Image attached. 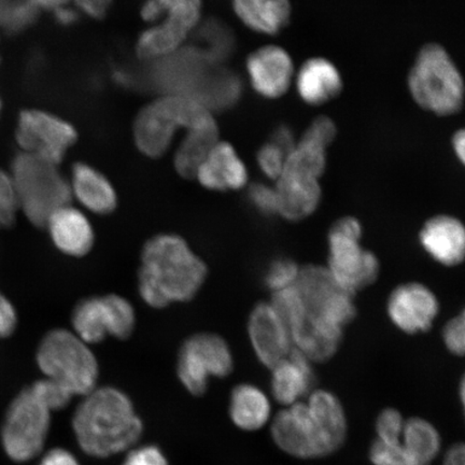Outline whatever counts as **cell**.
Returning <instances> with one entry per match:
<instances>
[{
	"mask_svg": "<svg viewBox=\"0 0 465 465\" xmlns=\"http://www.w3.org/2000/svg\"><path fill=\"white\" fill-rule=\"evenodd\" d=\"M208 267L177 234H159L145 242L138 271V292L155 310L187 303L199 294Z\"/></svg>",
	"mask_w": 465,
	"mask_h": 465,
	"instance_id": "obj_1",
	"label": "cell"
},
{
	"mask_svg": "<svg viewBox=\"0 0 465 465\" xmlns=\"http://www.w3.org/2000/svg\"><path fill=\"white\" fill-rule=\"evenodd\" d=\"M348 422L335 394L313 391L306 402L278 411L271 427L272 440L289 456L320 459L333 455L345 444Z\"/></svg>",
	"mask_w": 465,
	"mask_h": 465,
	"instance_id": "obj_2",
	"label": "cell"
},
{
	"mask_svg": "<svg viewBox=\"0 0 465 465\" xmlns=\"http://www.w3.org/2000/svg\"><path fill=\"white\" fill-rule=\"evenodd\" d=\"M73 429L87 455L108 458L135 446L143 424L132 401L114 387L95 388L75 410Z\"/></svg>",
	"mask_w": 465,
	"mask_h": 465,
	"instance_id": "obj_3",
	"label": "cell"
},
{
	"mask_svg": "<svg viewBox=\"0 0 465 465\" xmlns=\"http://www.w3.org/2000/svg\"><path fill=\"white\" fill-rule=\"evenodd\" d=\"M409 87L420 106L440 116L460 112L464 84L460 72L443 46L424 45L409 75Z\"/></svg>",
	"mask_w": 465,
	"mask_h": 465,
	"instance_id": "obj_4",
	"label": "cell"
},
{
	"mask_svg": "<svg viewBox=\"0 0 465 465\" xmlns=\"http://www.w3.org/2000/svg\"><path fill=\"white\" fill-rule=\"evenodd\" d=\"M11 178L21 211L37 228H45L46 221L57 209L71 205V185L55 165L36 155L15 156Z\"/></svg>",
	"mask_w": 465,
	"mask_h": 465,
	"instance_id": "obj_5",
	"label": "cell"
},
{
	"mask_svg": "<svg viewBox=\"0 0 465 465\" xmlns=\"http://www.w3.org/2000/svg\"><path fill=\"white\" fill-rule=\"evenodd\" d=\"M37 364L50 378L75 395L91 393L97 385L100 368L89 345L66 329L46 333L37 351Z\"/></svg>",
	"mask_w": 465,
	"mask_h": 465,
	"instance_id": "obj_6",
	"label": "cell"
},
{
	"mask_svg": "<svg viewBox=\"0 0 465 465\" xmlns=\"http://www.w3.org/2000/svg\"><path fill=\"white\" fill-rule=\"evenodd\" d=\"M362 232L359 220L345 217L336 221L328 235L327 269L336 283L351 294L371 286L380 276V261L360 243Z\"/></svg>",
	"mask_w": 465,
	"mask_h": 465,
	"instance_id": "obj_7",
	"label": "cell"
},
{
	"mask_svg": "<svg viewBox=\"0 0 465 465\" xmlns=\"http://www.w3.org/2000/svg\"><path fill=\"white\" fill-rule=\"evenodd\" d=\"M51 426V411L25 388L10 404L2 431L7 455L16 462H26L43 451Z\"/></svg>",
	"mask_w": 465,
	"mask_h": 465,
	"instance_id": "obj_8",
	"label": "cell"
},
{
	"mask_svg": "<svg viewBox=\"0 0 465 465\" xmlns=\"http://www.w3.org/2000/svg\"><path fill=\"white\" fill-rule=\"evenodd\" d=\"M72 324L74 333L87 345L100 344L109 336L124 341L135 330L136 313L124 296H90L74 308Z\"/></svg>",
	"mask_w": 465,
	"mask_h": 465,
	"instance_id": "obj_9",
	"label": "cell"
},
{
	"mask_svg": "<svg viewBox=\"0 0 465 465\" xmlns=\"http://www.w3.org/2000/svg\"><path fill=\"white\" fill-rule=\"evenodd\" d=\"M234 359L228 342L213 333H197L183 341L178 353L177 375L187 391L202 397L212 377H228Z\"/></svg>",
	"mask_w": 465,
	"mask_h": 465,
	"instance_id": "obj_10",
	"label": "cell"
},
{
	"mask_svg": "<svg viewBox=\"0 0 465 465\" xmlns=\"http://www.w3.org/2000/svg\"><path fill=\"white\" fill-rule=\"evenodd\" d=\"M307 315L344 330L357 315L353 294L336 283L327 267L308 265L301 269L295 283Z\"/></svg>",
	"mask_w": 465,
	"mask_h": 465,
	"instance_id": "obj_11",
	"label": "cell"
},
{
	"mask_svg": "<svg viewBox=\"0 0 465 465\" xmlns=\"http://www.w3.org/2000/svg\"><path fill=\"white\" fill-rule=\"evenodd\" d=\"M16 138L29 154L57 165L77 139V134L72 125L54 115L26 110L20 114Z\"/></svg>",
	"mask_w": 465,
	"mask_h": 465,
	"instance_id": "obj_12",
	"label": "cell"
},
{
	"mask_svg": "<svg viewBox=\"0 0 465 465\" xmlns=\"http://www.w3.org/2000/svg\"><path fill=\"white\" fill-rule=\"evenodd\" d=\"M209 66L212 65L203 61L193 46H190L143 69L144 90L190 96Z\"/></svg>",
	"mask_w": 465,
	"mask_h": 465,
	"instance_id": "obj_13",
	"label": "cell"
},
{
	"mask_svg": "<svg viewBox=\"0 0 465 465\" xmlns=\"http://www.w3.org/2000/svg\"><path fill=\"white\" fill-rule=\"evenodd\" d=\"M392 323L406 334H420L432 328L440 312V302L431 289L409 282L395 288L387 303Z\"/></svg>",
	"mask_w": 465,
	"mask_h": 465,
	"instance_id": "obj_14",
	"label": "cell"
},
{
	"mask_svg": "<svg viewBox=\"0 0 465 465\" xmlns=\"http://www.w3.org/2000/svg\"><path fill=\"white\" fill-rule=\"evenodd\" d=\"M248 333L255 356L272 369L289 356L292 341L287 325L271 303H260L250 313Z\"/></svg>",
	"mask_w": 465,
	"mask_h": 465,
	"instance_id": "obj_15",
	"label": "cell"
},
{
	"mask_svg": "<svg viewBox=\"0 0 465 465\" xmlns=\"http://www.w3.org/2000/svg\"><path fill=\"white\" fill-rule=\"evenodd\" d=\"M247 72L255 92L269 100L286 94L294 77L292 58L277 45L253 52L247 60Z\"/></svg>",
	"mask_w": 465,
	"mask_h": 465,
	"instance_id": "obj_16",
	"label": "cell"
},
{
	"mask_svg": "<svg viewBox=\"0 0 465 465\" xmlns=\"http://www.w3.org/2000/svg\"><path fill=\"white\" fill-rule=\"evenodd\" d=\"M45 228L58 252L67 257L84 258L94 247L95 232L89 218L71 205L52 213Z\"/></svg>",
	"mask_w": 465,
	"mask_h": 465,
	"instance_id": "obj_17",
	"label": "cell"
},
{
	"mask_svg": "<svg viewBox=\"0 0 465 465\" xmlns=\"http://www.w3.org/2000/svg\"><path fill=\"white\" fill-rule=\"evenodd\" d=\"M420 242L430 257L444 266L460 264L465 253V230L460 220L447 214L429 219L420 232Z\"/></svg>",
	"mask_w": 465,
	"mask_h": 465,
	"instance_id": "obj_18",
	"label": "cell"
},
{
	"mask_svg": "<svg viewBox=\"0 0 465 465\" xmlns=\"http://www.w3.org/2000/svg\"><path fill=\"white\" fill-rule=\"evenodd\" d=\"M277 214L289 221H300L312 216L322 201L319 179L307 174L282 171L277 179Z\"/></svg>",
	"mask_w": 465,
	"mask_h": 465,
	"instance_id": "obj_19",
	"label": "cell"
},
{
	"mask_svg": "<svg viewBox=\"0 0 465 465\" xmlns=\"http://www.w3.org/2000/svg\"><path fill=\"white\" fill-rule=\"evenodd\" d=\"M196 178L207 190L236 191L247 184L248 172L235 149L229 143H221L209 151Z\"/></svg>",
	"mask_w": 465,
	"mask_h": 465,
	"instance_id": "obj_20",
	"label": "cell"
},
{
	"mask_svg": "<svg viewBox=\"0 0 465 465\" xmlns=\"http://www.w3.org/2000/svg\"><path fill=\"white\" fill-rule=\"evenodd\" d=\"M272 370V393L278 403L290 406L312 392L315 375L312 362L296 349Z\"/></svg>",
	"mask_w": 465,
	"mask_h": 465,
	"instance_id": "obj_21",
	"label": "cell"
},
{
	"mask_svg": "<svg viewBox=\"0 0 465 465\" xmlns=\"http://www.w3.org/2000/svg\"><path fill=\"white\" fill-rule=\"evenodd\" d=\"M180 126L164 98L139 114L135 124V139L139 150L151 158H159L170 148Z\"/></svg>",
	"mask_w": 465,
	"mask_h": 465,
	"instance_id": "obj_22",
	"label": "cell"
},
{
	"mask_svg": "<svg viewBox=\"0 0 465 465\" xmlns=\"http://www.w3.org/2000/svg\"><path fill=\"white\" fill-rule=\"evenodd\" d=\"M341 89L339 69L322 57L306 61L296 74V90L302 101L312 106H320L334 100Z\"/></svg>",
	"mask_w": 465,
	"mask_h": 465,
	"instance_id": "obj_23",
	"label": "cell"
},
{
	"mask_svg": "<svg viewBox=\"0 0 465 465\" xmlns=\"http://www.w3.org/2000/svg\"><path fill=\"white\" fill-rule=\"evenodd\" d=\"M291 341L310 361L325 362L339 349L342 330L332 327L322 320L305 315L290 329Z\"/></svg>",
	"mask_w": 465,
	"mask_h": 465,
	"instance_id": "obj_24",
	"label": "cell"
},
{
	"mask_svg": "<svg viewBox=\"0 0 465 465\" xmlns=\"http://www.w3.org/2000/svg\"><path fill=\"white\" fill-rule=\"evenodd\" d=\"M69 185L72 195L81 205L98 216H107L118 206V196L113 184L102 173L84 163L73 166L72 183Z\"/></svg>",
	"mask_w": 465,
	"mask_h": 465,
	"instance_id": "obj_25",
	"label": "cell"
},
{
	"mask_svg": "<svg viewBox=\"0 0 465 465\" xmlns=\"http://www.w3.org/2000/svg\"><path fill=\"white\" fill-rule=\"evenodd\" d=\"M242 90L241 80L234 73L228 69L209 66L189 97L206 109L220 112L234 106L240 101Z\"/></svg>",
	"mask_w": 465,
	"mask_h": 465,
	"instance_id": "obj_26",
	"label": "cell"
},
{
	"mask_svg": "<svg viewBox=\"0 0 465 465\" xmlns=\"http://www.w3.org/2000/svg\"><path fill=\"white\" fill-rule=\"evenodd\" d=\"M232 4L243 25L264 35L281 33L292 14L290 0H232Z\"/></svg>",
	"mask_w": 465,
	"mask_h": 465,
	"instance_id": "obj_27",
	"label": "cell"
},
{
	"mask_svg": "<svg viewBox=\"0 0 465 465\" xmlns=\"http://www.w3.org/2000/svg\"><path fill=\"white\" fill-rule=\"evenodd\" d=\"M271 411L270 400L260 388L241 383L232 389L230 416L237 428L248 432L258 431L269 422Z\"/></svg>",
	"mask_w": 465,
	"mask_h": 465,
	"instance_id": "obj_28",
	"label": "cell"
},
{
	"mask_svg": "<svg viewBox=\"0 0 465 465\" xmlns=\"http://www.w3.org/2000/svg\"><path fill=\"white\" fill-rule=\"evenodd\" d=\"M402 444L417 465H431L439 456L441 439L431 422L411 417L404 422Z\"/></svg>",
	"mask_w": 465,
	"mask_h": 465,
	"instance_id": "obj_29",
	"label": "cell"
},
{
	"mask_svg": "<svg viewBox=\"0 0 465 465\" xmlns=\"http://www.w3.org/2000/svg\"><path fill=\"white\" fill-rule=\"evenodd\" d=\"M216 124L189 131L174 156V167L185 179L196 177L197 171L214 144L217 143Z\"/></svg>",
	"mask_w": 465,
	"mask_h": 465,
	"instance_id": "obj_30",
	"label": "cell"
},
{
	"mask_svg": "<svg viewBox=\"0 0 465 465\" xmlns=\"http://www.w3.org/2000/svg\"><path fill=\"white\" fill-rule=\"evenodd\" d=\"M193 48L209 65L217 66L228 58L234 49L231 29L217 19L203 22L195 36Z\"/></svg>",
	"mask_w": 465,
	"mask_h": 465,
	"instance_id": "obj_31",
	"label": "cell"
},
{
	"mask_svg": "<svg viewBox=\"0 0 465 465\" xmlns=\"http://www.w3.org/2000/svg\"><path fill=\"white\" fill-rule=\"evenodd\" d=\"M187 31L173 23L155 26L144 32L138 40L137 54L143 58H154L173 54Z\"/></svg>",
	"mask_w": 465,
	"mask_h": 465,
	"instance_id": "obj_32",
	"label": "cell"
},
{
	"mask_svg": "<svg viewBox=\"0 0 465 465\" xmlns=\"http://www.w3.org/2000/svg\"><path fill=\"white\" fill-rule=\"evenodd\" d=\"M37 16V5L29 0H0V26L8 34L25 31Z\"/></svg>",
	"mask_w": 465,
	"mask_h": 465,
	"instance_id": "obj_33",
	"label": "cell"
},
{
	"mask_svg": "<svg viewBox=\"0 0 465 465\" xmlns=\"http://www.w3.org/2000/svg\"><path fill=\"white\" fill-rule=\"evenodd\" d=\"M31 389L51 411L65 409L74 398V394L67 388L50 378L35 382Z\"/></svg>",
	"mask_w": 465,
	"mask_h": 465,
	"instance_id": "obj_34",
	"label": "cell"
},
{
	"mask_svg": "<svg viewBox=\"0 0 465 465\" xmlns=\"http://www.w3.org/2000/svg\"><path fill=\"white\" fill-rule=\"evenodd\" d=\"M300 267L290 259H278L267 269L264 281L272 292L294 286L300 275Z\"/></svg>",
	"mask_w": 465,
	"mask_h": 465,
	"instance_id": "obj_35",
	"label": "cell"
},
{
	"mask_svg": "<svg viewBox=\"0 0 465 465\" xmlns=\"http://www.w3.org/2000/svg\"><path fill=\"white\" fill-rule=\"evenodd\" d=\"M405 420L398 410L388 407L377 416L375 429L377 440L388 444L402 441Z\"/></svg>",
	"mask_w": 465,
	"mask_h": 465,
	"instance_id": "obj_36",
	"label": "cell"
},
{
	"mask_svg": "<svg viewBox=\"0 0 465 465\" xmlns=\"http://www.w3.org/2000/svg\"><path fill=\"white\" fill-rule=\"evenodd\" d=\"M370 460L374 465H417L404 449L402 441L388 444L377 439L371 445Z\"/></svg>",
	"mask_w": 465,
	"mask_h": 465,
	"instance_id": "obj_37",
	"label": "cell"
},
{
	"mask_svg": "<svg viewBox=\"0 0 465 465\" xmlns=\"http://www.w3.org/2000/svg\"><path fill=\"white\" fill-rule=\"evenodd\" d=\"M19 209L13 178L0 171V230L8 229L15 223Z\"/></svg>",
	"mask_w": 465,
	"mask_h": 465,
	"instance_id": "obj_38",
	"label": "cell"
},
{
	"mask_svg": "<svg viewBox=\"0 0 465 465\" xmlns=\"http://www.w3.org/2000/svg\"><path fill=\"white\" fill-rule=\"evenodd\" d=\"M160 3L168 16L184 25L194 26L199 20L201 0H160Z\"/></svg>",
	"mask_w": 465,
	"mask_h": 465,
	"instance_id": "obj_39",
	"label": "cell"
},
{
	"mask_svg": "<svg viewBox=\"0 0 465 465\" xmlns=\"http://www.w3.org/2000/svg\"><path fill=\"white\" fill-rule=\"evenodd\" d=\"M286 159V153L271 142L259 150L258 164L265 176L271 179L281 177Z\"/></svg>",
	"mask_w": 465,
	"mask_h": 465,
	"instance_id": "obj_40",
	"label": "cell"
},
{
	"mask_svg": "<svg viewBox=\"0 0 465 465\" xmlns=\"http://www.w3.org/2000/svg\"><path fill=\"white\" fill-rule=\"evenodd\" d=\"M248 199L257 211L265 216L277 213V195L275 189L263 183H253L248 191Z\"/></svg>",
	"mask_w": 465,
	"mask_h": 465,
	"instance_id": "obj_41",
	"label": "cell"
},
{
	"mask_svg": "<svg viewBox=\"0 0 465 465\" xmlns=\"http://www.w3.org/2000/svg\"><path fill=\"white\" fill-rule=\"evenodd\" d=\"M443 341L450 352L462 357L465 351V319L464 313L452 318L443 330Z\"/></svg>",
	"mask_w": 465,
	"mask_h": 465,
	"instance_id": "obj_42",
	"label": "cell"
},
{
	"mask_svg": "<svg viewBox=\"0 0 465 465\" xmlns=\"http://www.w3.org/2000/svg\"><path fill=\"white\" fill-rule=\"evenodd\" d=\"M122 465H168V461L159 447L147 445L132 450Z\"/></svg>",
	"mask_w": 465,
	"mask_h": 465,
	"instance_id": "obj_43",
	"label": "cell"
},
{
	"mask_svg": "<svg viewBox=\"0 0 465 465\" xmlns=\"http://www.w3.org/2000/svg\"><path fill=\"white\" fill-rule=\"evenodd\" d=\"M336 125L332 120L328 118V116H319V118L312 121L304 135L315 139V141L329 147L336 137Z\"/></svg>",
	"mask_w": 465,
	"mask_h": 465,
	"instance_id": "obj_44",
	"label": "cell"
},
{
	"mask_svg": "<svg viewBox=\"0 0 465 465\" xmlns=\"http://www.w3.org/2000/svg\"><path fill=\"white\" fill-rule=\"evenodd\" d=\"M17 325L15 308L11 302L0 293V339L14 334Z\"/></svg>",
	"mask_w": 465,
	"mask_h": 465,
	"instance_id": "obj_45",
	"label": "cell"
},
{
	"mask_svg": "<svg viewBox=\"0 0 465 465\" xmlns=\"http://www.w3.org/2000/svg\"><path fill=\"white\" fill-rule=\"evenodd\" d=\"M112 3L113 0H75L78 7L94 19H102L106 15Z\"/></svg>",
	"mask_w": 465,
	"mask_h": 465,
	"instance_id": "obj_46",
	"label": "cell"
},
{
	"mask_svg": "<svg viewBox=\"0 0 465 465\" xmlns=\"http://www.w3.org/2000/svg\"><path fill=\"white\" fill-rule=\"evenodd\" d=\"M271 143L276 144L287 156L296 144L292 130L286 125L277 127L274 134H272Z\"/></svg>",
	"mask_w": 465,
	"mask_h": 465,
	"instance_id": "obj_47",
	"label": "cell"
},
{
	"mask_svg": "<svg viewBox=\"0 0 465 465\" xmlns=\"http://www.w3.org/2000/svg\"><path fill=\"white\" fill-rule=\"evenodd\" d=\"M39 465H80L72 452L64 449H54L46 452Z\"/></svg>",
	"mask_w": 465,
	"mask_h": 465,
	"instance_id": "obj_48",
	"label": "cell"
},
{
	"mask_svg": "<svg viewBox=\"0 0 465 465\" xmlns=\"http://www.w3.org/2000/svg\"><path fill=\"white\" fill-rule=\"evenodd\" d=\"M165 13L160 0H147L143 5L142 15L145 21L153 22L159 20Z\"/></svg>",
	"mask_w": 465,
	"mask_h": 465,
	"instance_id": "obj_49",
	"label": "cell"
},
{
	"mask_svg": "<svg viewBox=\"0 0 465 465\" xmlns=\"http://www.w3.org/2000/svg\"><path fill=\"white\" fill-rule=\"evenodd\" d=\"M444 465H465V446L463 443L452 445L444 458Z\"/></svg>",
	"mask_w": 465,
	"mask_h": 465,
	"instance_id": "obj_50",
	"label": "cell"
},
{
	"mask_svg": "<svg viewBox=\"0 0 465 465\" xmlns=\"http://www.w3.org/2000/svg\"><path fill=\"white\" fill-rule=\"evenodd\" d=\"M55 19L61 26H72L78 21V15L74 10L67 8H57Z\"/></svg>",
	"mask_w": 465,
	"mask_h": 465,
	"instance_id": "obj_51",
	"label": "cell"
},
{
	"mask_svg": "<svg viewBox=\"0 0 465 465\" xmlns=\"http://www.w3.org/2000/svg\"><path fill=\"white\" fill-rule=\"evenodd\" d=\"M452 147L453 150H455V153L458 156V159L460 160L461 163H464L465 135L463 130L457 132L456 135L453 136Z\"/></svg>",
	"mask_w": 465,
	"mask_h": 465,
	"instance_id": "obj_52",
	"label": "cell"
},
{
	"mask_svg": "<svg viewBox=\"0 0 465 465\" xmlns=\"http://www.w3.org/2000/svg\"><path fill=\"white\" fill-rule=\"evenodd\" d=\"M34 5H40L44 8H60L62 5L65 4L67 0H29Z\"/></svg>",
	"mask_w": 465,
	"mask_h": 465,
	"instance_id": "obj_53",
	"label": "cell"
},
{
	"mask_svg": "<svg viewBox=\"0 0 465 465\" xmlns=\"http://www.w3.org/2000/svg\"><path fill=\"white\" fill-rule=\"evenodd\" d=\"M0 109H2V104H0Z\"/></svg>",
	"mask_w": 465,
	"mask_h": 465,
	"instance_id": "obj_54",
	"label": "cell"
}]
</instances>
